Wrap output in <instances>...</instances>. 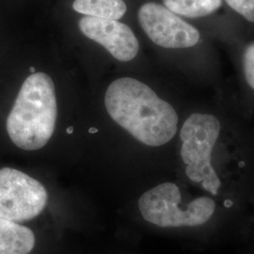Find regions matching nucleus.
<instances>
[{"label":"nucleus","mask_w":254,"mask_h":254,"mask_svg":"<svg viewBox=\"0 0 254 254\" xmlns=\"http://www.w3.org/2000/svg\"><path fill=\"white\" fill-rule=\"evenodd\" d=\"M105 104L109 116L145 145H164L177 132L178 116L173 107L135 78L112 82L106 92Z\"/></svg>","instance_id":"nucleus-1"},{"label":"nucleus","mask_w":254,"mask_h":254,"mask_svg":"<svg viewBox=\"0 0 254 254\" xmlns=\"http://www.w3.org/2000/svg\"><path fill=\"white\" fill-rule=\"evenodd\" d=\"M58 115L54 82L45 73L24 81L7 119L10 140L26 151L42 149L53 135Z\"/></svg>","instance_id":"nucleus-2"},{"label":"nucleus","mask_w":254,"mask_h":254,"mask_svg":"<svg viewBox=\"0 0 254 254\" xmlns=\"http://www.w3.org/2000/svg\"><path fill=\"white\" fill-rule=\"evenodd\" d=\"M216 208V201L209 196H200L184 204L180 190L173 183L160 184L138 200L142 218L161 228L201 226L212 218Z\"/></svg>","instance_id":"nucleus-3"},{"label":"nucleus","mask_w":254,"mask_h":254,"mask_svg":"<svg viewBox=\"0 0 254 254\" xmlns=\"http://www.w3.org/2000/svg\"><path fill=\"white\" fill-rule=\"evenodd\" d=\"M220 123L210 114H192L180 132L181 157L191 182L212 195H218L221 181L212 165V152L218 141Z\"/></svg>","instance_id":"nucleus-4"},{"label":"nucleus","mask_w":254,"mask_h":254,"mask_svg":"<svg viewBox=\"0 0 254 254\" xmlns=\"http://www.w3.org/2000/svg\"><path fill=\"white\" fill-rule=\"evenodd\" d=\"M47 200L46 188L36 179L11 168L0 170V218L17 223L33 219Z\"/></svg>","instance_id":"nucleus-5"},{"label":"nucleus","mask_w":254,"mask_h":254,"mask_svg":"<svg viewBox=\"0 0 254 254\" xmlns=\"http://www.w3.org/2000/svg\"><path fill=\"white\" fill-rule=\"evenodd\" d=\"M138 22L155 45L169 49L196 46L200 32L176 13L157 3H146L138 10Z\"/></svg>","instance_id":"nucleus-6"},{"label":"nucleus","mask_w":254,"mask_h":254,"mask_svg":"<svg viewBox=\"0 0 254 254\" xmlns=\"http://www.w3.org/2000/svg\"><path fill=\"white\" fill-rule=\"evenodd\" d=\"M82 33L105 47L120 62L136 58L139 45L132 29L118 20L85 16L78 23Z\"/></svg>","instance_id":"nucleus-7"},{"label":"nucleus","mask_w":254,"mask_h":254,"mask_svg":"<svg viewBox=\"0 0 254 254\" xmlns=\"http://www.w3.org/2000/svg\"><path fill=\"white\" fill-rule=\"evenodd\" d=\"M35 243L29 228L0 218V254H29Z\"/></svg>","instance_id":"nucleus-8"},{"label":"nucleus","mask_w":254,"mask_h":254,"mask_svg":"<svg viewBox=\"0 0 254 254\" xmlns=\"http://www.w3.org/2000/svg\"><path fill=\"white\" fill-rule=\"evenodd\" d=\"M73 9L86 16L119 20L127 8L124 0H74Z\"/></svg>","instance_id":"nucleus-9"},{"label":"nucleus","mask_w":254,"mask_h":254,"mask_svg":"<svg viewBox=\"0 0 254 254\" xmlns=\"http://www.w3.org/2000/svg\"><path fill=\"white\" fill-rule=\"evenodd\" d=\"M164 6L190 18L207 16L221 6V0H163Z\"/></svg>","instance_id":"nucleus-10"},{"label":"nucleus","mask_w":254,"mask_h":254,"mask_svg":"<svg viewBox=\"0 0 254 254\" xmlns=\"http://www.w3.org/2000/svg\"><path fill=\"white\" fill-rule=\"evenodd\" d=\"M228 5L247 20L254 23V0H225Z\"/></svg>","instance_id":"nucleus-11"},{"label":"nucleus","mask_w":254,"mask_h":254,"mask_svg":"<svg viewBox=\"0 0 254 254\" xmlns=\"http://www.w3.org/2000/svg\"><path fill=\"white\" fill-rule=\"evenodd\" d=\"M244 72L247 82L254 90V44L248 46L244 53Z\"/></svg>","instance_id":"nucleus-12"},{"label":"nucleus","mask_w":254,"mask_h":254,"mask_svg":"<svg viewBox=\"0 0 254 254\" xmlns=\"http://www.w3.org/2000/svg\"><path fill=\"white\" fill-rule=\"evenodd\" d=\"M66 131H67V133H68V134H72V133H73V128L72 127H68Z\"/></svg>","instance_id":"nucleus-13"},{"label":"nucleus","mask_w":254,"mask_h":254,"mask_svg":"<svg viewBox=\"0 0 254 254\" xmlns=\"http://www.w3.org/2000/svg\"><path fill=\"white\" fill-rule=\"evenodd\" d=\"M89 131H90V133H96L98 130L96 128H91Z\"/></svg>","instance_id":"nucleus-14"},{"label":"nucleus","mask_w":254,"mask_h":254,"mask_svg":"<svg viewBox=\"0 0 254 254\" xmlns=\"http://www.w3.org/2000/svg\"><path fill=\"white\" fill-rule=\"evenodd\" d=\"M29 71H30L31 73H34L36 72V69H35L34 67H30V68H29Z\"/></svg>","instance_id":"nucleus-15"}]
</instances>
